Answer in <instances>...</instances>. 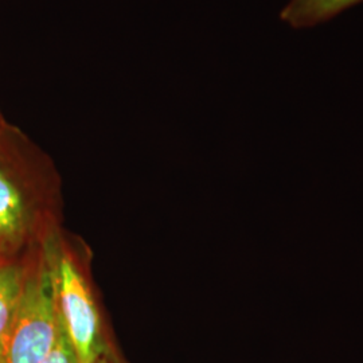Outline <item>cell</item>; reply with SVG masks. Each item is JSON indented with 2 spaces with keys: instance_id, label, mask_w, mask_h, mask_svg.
Returning <instances> with one entry per match:
<instances>
[{
  "instance_id": "1",
  "label": "cell",
  "mask_w": 363,
  "mask_h": 363,
  "mask_svg": "<svg viewBox=\"0 0 363 363\" xmlns=\"http://www.w3.org/2000/svg\"><path fill=\"white\" fill-rule=\"evenodd\" d=\"M61 223L62 184L52 159L0 115V255L45 245Z\"/></svg>"
},
{
  "instance_id": "8",
  "label": "cell",
  "mask_w": 363,
  "mask_h": 363,
  "mask_svg": "<svg viewBox=\"0 0 363 363\" xmlns=\"http://www.w3.org/2000/svg\"><path fill=\"white\" fill-rule=\"evenodd\" d=\"M0 257H7V256H3V255H0Z\"/></svg>"
},
{
  "instance_id": "6",
  "label": "cell",
  "mask_w": 363,
  "mask_h": 363,
  "mask_svg": "<svg viewBox=\"0 0 363 363\" xmlns=\"http://www.w3.org/2000/svg\"><path fill=\"white\" fill-rule=\"evenodd\" d=\"M42 363H79L77 354L73 350L69 339L66 337L64 328L61 330L52 350Z\"/></svg>"
},
{
  "instance_id": "4",
  "label": "cell",
  "mask_w": 363,
  "mask_h": 363,
  "mask_svg": "<svg viewBox=\"0 0 363 363\" xmlns=\"http://www.w3.org/2000/svg\"><path fill=\"white\" fill-rule=\"evenodd\" d=\"M27 253L0 257V361L26 281Z\"/></svg>"
},
{
  "instance_id": "7",
  "label": "cell",
  "mask_w": 363,
  "mask_h": 363,
  "mask_svg": "<svg viewBox=\"0 0 363 363\" xmlns=\"http://www.w3.org/2000/svg\"><path fill=\"white\" fill-rule=\"evenodd\" d=\"M96 363H124L120 358H118V355L116 354V351L115 352H109V354H105L103 355L99 361Z\"/></svg>"
},
{
  "instance_id": "5",
  "label": "cell",
  "mask_w": 363,
  "mask_h": 363,
  "mask_svg": "<svg viewBox=\"0 0 363 363\" xmlns=\"http://www.w3.org/2000/svg\"><path fill=\"white\" fill-rule=\"evenodd\" d=\"M363 0H289L281 11V21L294 28L325 23Z\"/></svg>"
},
{
  "instance_id": "3",
  "label": "cell",
  "mask_w": 363,
  "mask_h": 363,
  "mask_svg": "<svg viewBox=\"0 0 363 363\" xmlns=\"http://www.w3.org/2000/svg\"><path fill=\"white\" fill-rule=\"evenodd\" d=\"M62 330L45 245L27 253L26 281L0 363H42Z\"/></svg>"
},
{
  "instance_id": "2",
  "label": "cell",
  "mask_w": 363,
  "mask_h": 363,
  "mask_svg": "<svg viewBox=\"0 0 363 363\" xmlns=\"http://www.w3.org/2000/svg\"><path fill=\"white\" fill-rule=\"evenodd\" d=\"M45 250L60 320L79 363H96L115 352L93 289L88 247L61 230L45 244Z\"/></svg>"
}]
</instances>
